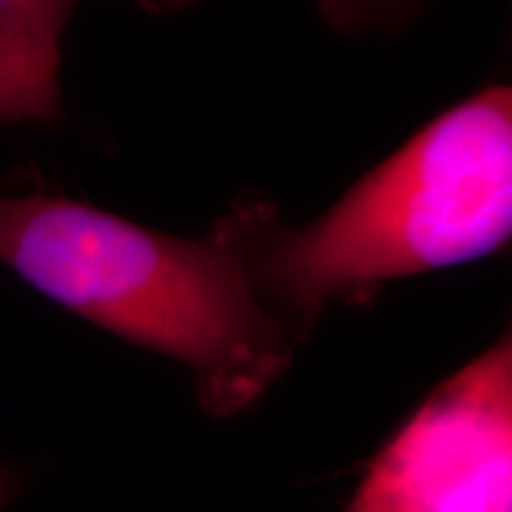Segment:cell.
I'll list each match as a JSON object with an SVG mask.
<instances>
[{
	"mask_svg": "<svg viewBox=\"0 0 512 512\" xmlns=\"http://www.w3.org/2000/svg\"><path fill=\"white\" fill-rule=\"evenodd\" d=\"M12 494H15V477L10 475V470L0 465V510L8 505Z\"/></svg>",
	"mask_w": 512,
	"mask_h": 512,
	"instance_id": "7",
	"label": "cell"
},
{
	"mask_svg": "<svg viewBox=\"0 0 512 512\" xmlns=\"http://www.w3.org/2000/svg\"><path fill=\"white\" fill-rule=\"evenodd\" d=\"M143 3L155 5V8H171V5H181L185 0H143Z\"/></svg>",
	"mask_w": 512,
	"mask_h": 512,
	"instance_id": "8",
	"label": "cell"
},
{
	"mask_svg": "<svg viewBox=\"0 0 512 512\" xmlns=\"http://www.w3.org/2000/svg\"><path fill=\"white\" fill-rule=\"evenodd\" d=\"M60 112V55L0 36V121L50 119Z\"/></svg>",
	"mask_w": 512,
	"mask_h": 512,
	"instance_id": "4",
	"label": "cell"
},
{
	"mask_svg": "<svg viewBox=\"0 0 512 512\" xmlns=\"http://www.w3.org/2000/svg\"><path fill=\"white\" fill-rule=\"evenodd\" d=\"M420 0H320L325 17L342 31L389 27L408 17Z\"/></svg>",
	"mask_w": 512,
	"mask_h": 512,
	"instance_id": "6",
	"label": "cell"
},
{
	"mask_svg": "<svg viewBox=\"0 0 512 512\" xmlns=\"http://www.w3.org/2000/svg\"><path fill=\"white\" fill-rule=\"evenodd\" d=\"M76 0H0V36L60 55V38Z\"/></svg>",
	"mask_w": 512,
	"mask_h": 512,
	"instance_id": "5",
	"label": "cell"
},
{
	"mask_svg": "<svg viewBox=\"0 0 512 512\" xmlns=\"http://www.w3.org/2000/svg\"><path fill=\"white\" fill-rule=\"evenodd\" d=\"M0 264L88 323L185 363L214 418L245 411L292 363L249 271L240 209L207 240H185L69 197L0 195Z\"/></svg>",
	"mask_w": 512,
	"mask_h": 512,
	"instance_id": "1",
	"label": "cell"
},
{
	"mask_svg": "<svg viewBox=\"0 0 512 512\" xmlns=\"http://www.w3.org/2000/svg\"><path fill=\"white\" fill-rule=\"evenodd\" d=\"M240 211L256 290L304 325L389 280L479 259L510 238V88L451 107L309 226H271L259 202Z\"/></svg>",
	"mask_w": 512,
	"mask_h": 512,
	"instance_id": "2",
	"label": "cell"
},
{
	"mask_svg": "<svg viewBox=\"0 0 512 512\" xmlns=\"http://www.w3.org/2000/svg\"><path fill=\"white\" fill-rule=\"evenodd\" d=\"M347 512H512L508 335L422 403Z\"/></svg>",
	"mask_w": 512,
	"mask_h": 512,
	"instance_id": "3",
	"label": "cell"
}]
</instances>
